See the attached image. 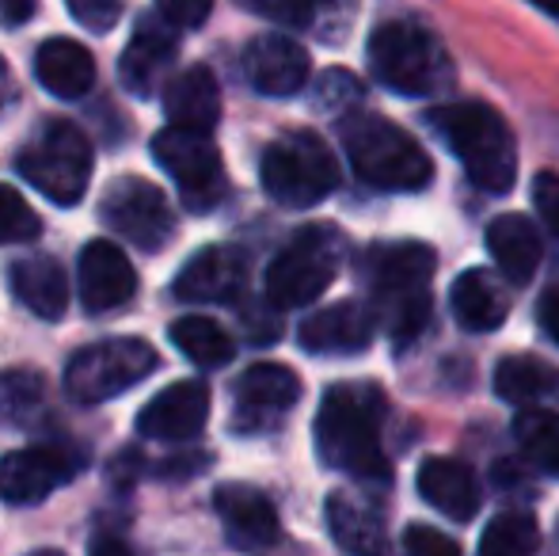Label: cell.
Wrapping results in <instances>:
<instances>
[{
  "mask_svg": "<svg viewBox=\"0 0 559 556\" xmlns=\"http://www.w3.org/2000/svg\"><path fill=\"white\" fill-rule=\"evenodd\" d=\"M384 397L373 386H332L317 412V450L320 461L354 481L384 484L389 458L381 446Z\"/></svg>",
  "mask_w": 559,
  "mask_h": 556,
  "instance_id": "6da1fadb",
  "label": "cell"
},
{
  "mask_svg": "<svg viewBox=\"0 0 559 556\" xmlns=\"http://www.w3.org/2000/svg\"><path fill=\"white\" fill-rule=\"evenodd\" d=\"M366 282L373 294V317L384 332L407 347L419 340L430 324V279H435V248L400 240V245H377L366 256Z\"/></svg>",
  "mask_w": 559,
  "mask_h": 556,
  "instance_id": "7a4b0ae2",
  "label": "cell"
},
{
  "mask_svg": "<svg viewBox=\"0 0 559 556\" xmlns=\"http://www.w3.org/2000/svg\"><path fill=\"white\" fill-rule=\"evenodd\" d=\"M427 127L456 153L468 179L484 187L487 194H502L514 187L518 176V149L507 119L487 104H445L427 111Z\"/></svg>",
  "mask_w": 559,
  "mask_h": 556,
  "instance_id": "3957f363",
  "label": "cell"
},
{
  "mask_svg": "<svg viewBox=\"0 0 559 556\" xmlns=\"http://www.w3.org/2000/svg\"><path fill=\"white\" fill-rule=\"evenodd\" d=\"M338 138H343L354 176L366 179L369 187L423 191L435 179V164H430L427 149L407 130H400L396 122L384 119V115H350V119H343Z\"/></svg>",
  "mask_w": 559,
  "mask_h": 556,
  "instance_id": "277c9868",
  "label": "cell"
},
{
  "mask_svg": "<svg viewBox=\"0 0 559 556\" xmlns=\"http://www.w3.org/2000/svg\"><path fill=\"white\" fill-rule=\"evenodd\" d=\"M369 69L400 96H438L453 84V58L423 23L392 20L369 38Z\"/></svg>",
  "mask_w": 559,
  "mask_h": 556,
  "instance_id": "5b68a950",
  "label": "cell"
},
{
  "mask_svg": "<svg viewBox=\"0 0 559 556\" xmlns=\"http://www.w3.org/2000/svg\"><path fill=\"white\" fill-rule=\"evenodd\" d=\"M259 176H263V191L278 206L309 210L338 187V161L320 134L294 130L263 149Z\"/></svg>",
  "mask_w": 559,
  "mask_h": 556,
  "instance_id": "8992f818",
  "label": "cell"
},
{
  "mask_svg": "<svg viewBox=\"0 0 559 556\" xmlns=\"http://www.w3.org/2000/svg\"><path fill=\"white\" fill-rule=\"evenodd\" d=\"M346 240L332 225L301 229L266 268V301L274 309H305L335 282Z\"/></svg>",
  "mask_w": 559,
  "mask_h": 556,
  "instance_id": "52a82bcc",
  "label": "cell"
},
{
  "mask_svg": "<svg viewBox=\"0 0 559 556\" xmlns=\"http://www.w3.org/2000/svg\"><path fill=\"white\" fill-rule=\"evenodd\" d=\"M15 168L58 206H76L92 179V145L81 127L50 119L15 156Z\"/></svg>",
  "mask_w": 559,
  "mask_h": 556,
  "instance_id": "ba28073f",
  "label": "cell"
},
{
  "mask_svg": "<svg viewBox=\"0 0 559 556\" xmlns=\"http://www.w3.org/2000/svg\"><path fill=\"white\" fill-rule=\"evenodd\" d=\"M156 370V351L138 335L126 340H104L76 351L66 366V393L73 404H104L111 397L126 393L130 386L145 381Z\"/></svg>",
  "mask_w": 559,
  "mask_h": 556,
  "instance_id": "9c48e42d",
  "label": "cell"
},
{
  "mask_svg": "<svg viewBox=\"0 0 559 556\" xmlns=\"http://www.w3.org/2000/svg\"><path fill=\"white\" fill-rule=\"evenodd\" d=\"M153 156L171 176V184L179 187V199H183V206L191 214H210V210H217L225 202L228 194L225 164L210 134L171 127L164 134H156Z\"/></svg>",
  "mask_w": 559,
  "mask_h": 556,
  "instance_id": "30bf717a",
  "label": "cell"
},
{
  "mask_svg": "<svg viewBox=\"0 0 559 556\" xmlns=\"http://www.w3.org/2000/svg\"><path fill=\"white\" fill-rule=\"evenodd\" d=\"M99 214L118 237L138 245L141 252H160L176 237V214H171L160 187H153L148 179H115L99 202Z\"/></svg>",
  "mask_w": 559,
  "mask_h": 556,
  "instance_id": "8fae6325",
  "label": "cell"
},
{
  "mask_svg": "<svg viewBox=\"0 0 559 556\" xmlns=\"http://www.w3.org/2000/svg\"><path fill=\"white\" fill-rule=\"evenodd\" d=\"M297 401H301V381L289 366H251L233 386V430L236 435H271L289 419Z\"/></svg>",
  "mask_w": 559,
  "mask_h": 556,
  "instance_id": "7c38bea8",
  "label": "cell"
},
{
  "mask_svg": "<svg viewBox=\"0 0 559 556\" xmlns=\"http://www.w3.org/2000/svg\"><path fill=\"white\" fill-rule=\"evenodd\" d=\"M73 473L76 458L66 446H23L0 458V499L12 507L43 504Z\"/></svg>",
  "mask_w": 559,
  "mask_h": 556,
  "instance_id": "4fadbf2b",
  "label": "cell"
},
{
  "mask_svg": "<svg viewBox=\"0 0 559 556\" xmlns=\"http://www.w3.org/2000/svg\"><path fill=\"white\" fill-rule=\"evenodd\" d=\"M312 61L297 38L286 35H259L255 43L243 50V76L255 92L263 96H294L309 84Z\"/></svg>",
  "mask_w": 559,
  "mask_h": 556,
  "instance_id": "5bb4252c",
  "label": "cell"
},
{
  "mask_svg": "<svg viewBox=\"0 0 559 556\" xmlns=\"http://www.w3.org/2000/svg\"><path fill=\"white\" fill-rule=\"evenodd\" d=\"M179 54V43H176V31L171 23L156 20V15H141L138 27H133V38L130 46L122 50V61H118V73H122V84L126 92H133L138 99H148L156 88H160L164 73L171 69Z\"/></svg>",
  "mask_w": 559,
  "mask_h": 556,
  "instance_id": "9a60e30c",
  "label": "cell"
},
{
  "mask_svg": "<svg viewBox=\"0 0 559 556\" xmlns=\"http://www.w3.org/2000/svg\"><path fill=\"white\" fill-rule=\"evenodd\" d=\"M210 419V389L202 381H176L138 412V430L160 442H187Z\"/></svg>",
  "mask_w": 559,
  "mask_h": 556,
  "instance_id": "2e32d148",
  "label": "cell"
},
{
  "mask_svg": "<svg viewBox=\"0 0 559 556\" xmlns=\"http://www.w3.org/2000/svg\"><path fill=\"white\" fill-rule=\"evenodd\" d=\"M377 335V317L373 309L358 301H338V305H328V309L312 312L305 317L301 332V347L309 355H335V358H346V355H361V351L373 343Z\"/></svg>",
  "mask_w": 559,
  "mask_h": 556,
  "instance_id": "e0dca14e",
  "label": "cell"
},
{
  "mask_svg": "<svg viewBox=\"0 0 559 556\" xmlns=\"http://www.w3.org/2000/svg\"><path fill=\"white\" fill-rule=\"evenodd\" d=\"M243 282H248V256L233 245H214L202 248L176 275V297L194 305L233 301L240 297Z\"/></svg>",
  "mask_w": 559,
  "mask_h": 556,
  "instance_id": "ac0fdd59",
  "label": "cell"
},
{
  "mask_svg": "<svg viewBox=\"0 0 559 556\" xmlns=\"http://www.w3.org/2000/svg\"><path fill=\"white\" fill-rule=\"evenodd\" d=\"M81 301L88 312H111L126 305L138 289V275L126 252H118L111 240H92L81 252Z\"/></svg>",
  "mask_w": 559,
  "mask_h": 556,
  "instance_id": "d6986e66",
  "label": "cell"
},
{
  "mask_svg": "<svg viewBox=\"0 0 559 556\" xmlns=\"http://www.w3.org/2000/svg\"><path fill=\"white\" fill-rule=\"evenodd\" d=\"M214 507L225 522V534L240 549H266L278 542V511L251 484H222L214 492Z\"/></svg>",
  "mask_w": 559,
  "mask_h": 556,
  "instance_id": "ffe728a7",
  "label": "cell"
},
{
  "mask_svg": "<svg viewBox=\"0 0 559 556\" xmlns=\"http://www.w3.org/2000/svg\"><path fill=\"white\" fill-rule=\"evenodd\" d=\"M164 115L171 127L210 134L222 119V88L206 66H191L164 84Z\"/></svg>",
  "mask_w": 559,
  "mask_h": 556,
  "instance_id": "44dd1931",
  "label": "cell"
},
{
  "mask_svg": "<svg viewBox=\"0 0 559 556\" xmlns=\"http://www.w3.org/2000/svg\"><path fill=\"white\" fill-rule=\"evenodd\" d=\"M487 252H491L499 275L507 282H514V286L533 282L540 260H545L537 225L522 214H502L487 225Z\"/></svg>",
  "mask_w": 559,
  "mask_h": 556,
  "instance_id": "7402d4cb",
  "label": "cell"
},
{
  "mask_svg": "<svg viewBox=\"0 0 559 556\" xmlns=\"http://www.w3.org/2000/svg\"><path fill=\"white\" fill-rule=\"evenodd\" d=\"M449 305L464 332H495L510 317V294L491 271H461L449 289Z\"/></svg>",
  "mask_w": 559,
  "mask_h": 556,
  "instance_id": "603a6c76",
  "label": "cell"
},
{
  "mask_svg": "<svg viewBox=\"0 0 559 556\" xmlns=\"http://www.w3.org/2000/svg\"><path fill=\"white\" fill-rule=\"evenodd\" d=\"M419 496L453 522H472L479 511L476 476H472L468 465H461L456 458H427L423 461Z\"/></svg>",
  "mask_w": 559,
  "mask_h": 556,
  "instance_id": "cb8c5ba5",
  "label": "cell"
},
{
  "mask_svg": "<svg viewBox=\"0 0 559 556\" xmlns=\"http://www.w3.org/2000/svg\"><path fill=\"white\" fill-rule=\"evenodd\" d=\"M35 76L61 99H81L96 84V58L73 38H46L35 54Z\"/></svg>",
  "mask_w": 559,
  "mask_h": 556,
  "instance_id": "d4e9b609",
  "label": "cell"
},
{
  "mask_svg": "<svg viewBox=\"0 0 559 556\" xmlns=\"http://www.w3.org/2000/svg\"><path fill=\"white\" fill-rule=\"evenodd\" d=\"M328 530L338 549L346 553H384L389 545L384 514L377 511V504L354 496V492H335L328 499Z\"/></svg>",
  "mask_w": 559,
  "mask_h": 556,
  "instance_id": "484cf974",
  "label": "cell"
},
{
  "mask_svg": "<svg viewBox=\"0 0 559 556\" xmlns=\"http://www.w3.org/2000/svg\"><path fill=\"white\" fill-rule=\"evenodd\" d=\"M8 282H12L15 301L35 312V317H43V320L66 317L69 282L58 260H50V256H27V260L15 263Z\"/></svg>",
  "mask_w": 559,
  "mask_h": 556,
  "instance_id": "4316f807",
  "label": "cell"
},
{
  "mask_svg": "<svg viewBox=\"0 0 559 556\" xmlns=\"http://www.w3.org/2000/svg\"><path fill=\"white\" fill-rule=\"evenodd\" d=\"M559 389V370L533 355H510L495 370V393L510 404H537Z\"/></svg>",
  "mask_w": 559,
  "mask_h": 556,
  "instance_id": "83f0119b",
  "label": "cell"
},
{
  "mask_svg": "<svg viewBox=\"0 0 559 556\" xmlns=\"http://www.w3.org/2000/svg\"><path fill=\"white\" fill-rule=\"evenodd\" d=\"M171 343L191 358L202 370H217V366H228L236 355L233 335L225 332L217 320L210 317H183L171 324Z\"/></svg>",
  "mask_w": 559,
  "mask_h": 556,
  "instance_id": "f1b7e54d",
  "label": "cell"
},
{
  "mask_svg": "<svg viewBox=\"0 0 559 556\" xmlns=\"http://www.w3.org/2000/svg\"><path fill=\"white\" fill-rule=\"evenodd\" d=\"M514 438L540 473L559 476V412L525 404L514 419Z\"/></svg>",
  "mask_w": 559,
  "mask_h": 556,
  "instance_id": "f546056e",
  "label": "cell"
},
{
  "mask_svg": "<svg viewBox=\"0 0 559 556\" xmlns=\"http://www.w3.org/2000/svg\"><path fill=\"white\" fill-rule=\"evenodd\" d=\"M251 12L266 15V20H278L286 27H320L328 35H335L332 15L343 27L350 20V4L354 0H243Z\"/></svg>",
  "mask_w": 559,
  "mask_h": 556,
  "instance_id": "4dcf8cb0",
  "label": "cell"
},
{
  "mask_svg": "<svg viewBox=\"0 0 559 556\" xmlns=\"http://www.w3.org/2000/svg\"><path fill=\"white\" fill-rule=\"evenodd\" d=\"M46 409V381L35 370H4L0 374V423L23 427L35 423Z\"/></svg>",
  "mask_w": 559,
  "mask_h": 556,
  "instance_id": "1f68e13d",
  "label": "cell"
},
{
  "mask_svg": "<svg viewBox=\"0 0 559 556\" xmlns=\"http://www.w3.org/2000/svg\"><path fill=\"white\" fill-rule=\"evenodd\" d=\"M537 549H540V530L522 511H507L499 519H491V527L479 537V553L487 556H525Z\"/></svg>",
  "mask_w": 559,
  "mask_h": 556,
  "instance_id": "d6a6232c",
  "label": "cell"
},
{
  "mask_svg": "<svg viewBox=\"0 0 559 556\" xmlns=\"http://www.w3.org/2000/svg\"><path fill=\"white\" fill-rule=\"evenodd\" d=\"M43 233V222L31 202L8 184H0V245H27Z\"/></svg>",
  "mask_w": 559,
  "mask_h": 556,
  "instance_id": "836d02e7",
  "label": "cell"
},
{
  "mask_svg": "<svg viewBox=\"0 0 559 556\" xmlns=\"http://www.w3.org/2000/svg\"><path fill=\"white\" fill-rule=\"evenodd\" d=\"M69 12H73V20L81 23V27L96 31V35H104V31H111L118 20H122V0H66Z\"/></svg>",
  "mask_w": 559,
  "mask_h": 556,
  "instance_id": "e575fe53",
  "label": "cell"
},
{
  "mask_svg": "<svg viewBox=\"0 0 559 556\" xmlns=\"http://www.w3.org/2000/svg\"><path fill=\"white\" fill-rule=\"evenodd\" d=\"M361 99V84L354 81L350 73H343V69H332V73H324V81L317 84V104L328 107V111H335V107H350Z\"/></svg>",
  "mask_w": 559,
  "mask_h": 556,
  "instance_id": "d590c367",
  "label": "cell"
},
{
  "mask_svg": "<svg viewBox=\"0 0 559 556\" xmlns=\"http://www.w3.org/2000/svg\"><path fill=\"white\" fill-rule=\"evenodd\" d=\"M533 206H537L540 222L548 225V233L559 240V176L556 171H540L533 179Z\"/></svg>",
  "mask_w": 559,
  "mask_h": 556,
  "instance_id": "8d00e7d4",
  "label": "cell"
},
{
  "mask_svg": "<svg viewBox=\"0 0 559 556\" xmlns=\"http://www.w3.org/2000/svg\"><path fill=\"white\" fill-rule=\"evenodd\" d=\"M156 12L171 23V27H202L214 12V0H156Z\"/></svg>",
  "mask_w": 559,
  "mask_h": 556,
  "instance_id": "74e56055",
  "label": "cell"
},
{
  "mask_svg": "<svg viewBox=\"0 0 559 556\" xmlns=\"http://www.w3.org/2000/svg\"><path fill=\"white\" fill-rule=\"evenodd\" d=\"M404 545H407V553H415V556H456L461 553V542L445 537L442 530H435V527H412L404 534Z\"/></svg>",
  "mask_w": 559,
  "mask_h": 556,
  "instance_id": "f35d334b",
  "label": "cell"
},
{
  "mask_svg": "<svg viewBox=\"0 0 559 556\" xmlns=\"http://www.w3.org/2000/svg\"><path fill=\"white\" fill-rule=\"evenodd\" d=\"M537 317H540V328H545V335H548V340L559 343V286L545 289V297H540V309H537Z\"/></svg>",
  "mask_w": 559,
  "mask_h": 556,
  "instance_id": "ab89813d",
  "label": "cell"
},
{
  "mask_svg": "<svg viewBox=\"0 0 559 556\" xmlns=\"http://www.w3.org/2000/svg\"><path fill=\"white\" fill-rule=\"evenodd\" d=\"M38 0H0V27H20L35 15Z\"/></svg>",
  "mask_w": 559,
  "mask_h": 556,
  "instance_id": "60d3db41",
  "label": "cell"
},
{
  "mask_svg": "<svg viewBox=\"0 0 559 556\" xmlns=\"http://www.w3.org/2000/svg\"><path fill=\"white\" fill-rule=\"evenodd\" d=\"M15 99V81H12V69H8V61L0 58V111H4L8 104Z\"/></svg>",
  "mask_w": 559,
  "mask_h": 556,
  "instance_id": "b9f144b4",
  "label": "cell"
},
{
  "mask_svg": "<svg viewBox=\"0 0 559 556\" xmlns=\"http://www.w3.org/2000/svg\"><path fill=\"white\" fill-rule=\"evenodd\" d=\"M537 8H545V12H552V15H559V0H533Z\"/></svg>",
  "mask_w": 559,
  "mask_h": 556,
  "instance_id": "7bdbcfd3",
  "label": "cell"
}]
</instances>
